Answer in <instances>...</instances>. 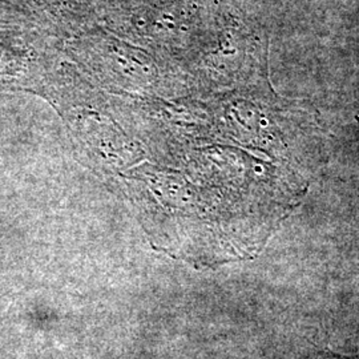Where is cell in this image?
Masks as SVG:
<instances>
[{
	"label": "cell",
	"mask_w": 359,
	"mask_h": 359,
	"mask_svg": "<svg viewBox=\"0 0 359 359\" xmlns=\"http://www.w3.org/2000/svg\"><path fill=\"white\" fill-rule=\"evenodd\" d=\"M93 51L99 52L96 60L103 63L105 72L111 75L126 77L130 81H145L148 77L154 76V69L145 65V60L133 55L124 46L105 43V46H96Z\"/></svg>",
	"instance_id": "6da1fadb"
},
{
	"label": "cell",
	"mask_w": 359,
	"mask_h": 359,
	"mask_svg": "<svg viewBox=\"0 0 359 359\" xmlns=\"http://www.w3.org/2000/svg\"><path fill=\"white\" fill-rule=\"evenodd\" d=\"M43 1H46V3H60L63 0H43Z\"/></svg>",
	"instance_id": "7a4b0ae2"
}]
</instances>
